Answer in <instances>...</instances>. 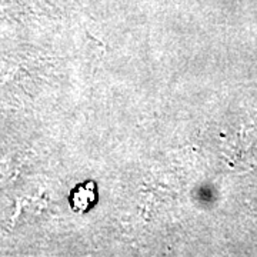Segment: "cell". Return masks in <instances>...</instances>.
<instances>
[{
	"mask_svg": "<svg viewBox=\"0 0 257 257\" xmlns=\"http://www.w3.org/2000/svg\"><path fill=\"white\" fill-rule=\"evenodd\" d=\"M69 203L72 210L77 213H84L90 210L97 203V186L94 182H86L79 184L73 192L70 193Z\"/></svg>",
	"mask_w": 257,
	"mask_h": 257,
	"instance_id": "obj_1",
	"label": "cell"
}]
</instances>
